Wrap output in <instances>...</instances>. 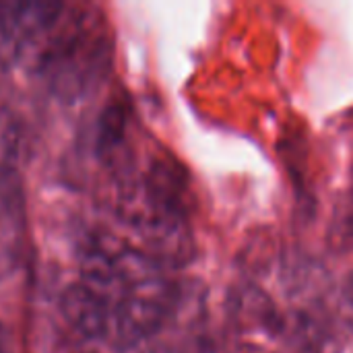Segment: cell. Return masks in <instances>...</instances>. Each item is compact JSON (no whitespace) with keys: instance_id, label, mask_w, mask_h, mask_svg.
I'll return each mask as SVG.
<instances>
[{"instance_id":"6","label":"cell","mask_w":353,"mask_h":353,"mask_svg":"<svg viewBox=\"0 0 353 353\" xmlns=\"http://www.w3.org/2000/svg\"><path fill=\"white\" fill-rule=\"evenodd\" d=\"M0 353H8L6 350H4V345H2V341H0Z\"/></svg>"},{"instance_id":"3","label":"cell","mask_w":353,"mask_h":353,"mask_svg":"<svg viewBox=\"0 0 353 353\" xmlns=\"http://www.w3.org/2000/svg\"><path fill=\"white\" fill-rule=\"evenodd\" d=\"M126 132V110L118 103H112L99 118L97 126V151L99 155H110L124 141Z\"/></svg>"},{"instance_id":"1","label":"cell","mask_w":353,"mask_h":353,"mask_svg":"<svg viewBox=\"0 0 353 353\" xmlns=\"http://www.w3.org/2000/svg\"><path fill=\"white\" fill-rule=\"evenodd\" d=\"M112 39L101 27L85 19L68 33L54 39L39 62L50 91L60 99L74 101L87 95L110 70Z\"/></svg>"},{"instance_id":"4","label":"cell","mask_w":353,"mask_h":353,"mask_svg":"<svg viewBox=\"0 0 353 353\" xmlns=\"http://www.w3.org/2000/svg\"><path fill=\"white\" fill-rule=\"evenodd\" d=\"M341 238H343V242H345L347 246H352L353 248V215L352 217H347V221L343 223V228H341Z\"/></svg>"},{"instance_id":"5","label":"cell","mask_w":353,"mask_h":353,"mask_svg":"<svg viewBox=\"0 0 353 353\" xmlns=\"http://www.w3.org/2000/svg\"><path fill=\"white\" fill-rule=\"evenodd\" d=\"M343 300H345L347 308L353 312V275L347 277V281H345V285H343Z\"/></svg>"},{"instance_id":"2","label":"cell","mask_w":353,"mask_h":353,"mask_svg":"<svg viewBox=\"0 0 353 353\" xmlns=\"http://www.w3.org/2000/svg\"><path fill=\"white\" fill-rule=\"evenodd\" d=\"M62 12V2H0V54L19 60L56 29Z\"/></svg>"}]
</instances>
